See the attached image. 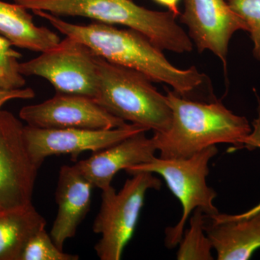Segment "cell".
Wrapping results in <instances>:
<instances>
[{
	"label": "cell",
	"instance_id": "obj_1",
	"mask_svg": "<svg viewBox=\"0 0 260 260\" xmlns=\"http://www.w3.org/2000/svg\"><path fill=\"white\" fill-rule=\"evenodd\" d=\"M66 37L74 38L109 62L139 72L149 79L165 83L181 96L194 100L207 77L195 67L181 70L169 62L162 49L148 37L133 29H119L109 24L78 25L64 21L56 15L32 10Z\"/></svg>",
	"mask_w": 260,
	"mask_h": 260
},
{
	"label": "cell",
	"instance_id": "obj_2",
	"mask_svg": "<svg viewBox=\"0 0 260 260\" xmlns=\"http://www.w3.org/2000/svg\"><path fill=\"white\" fill-rule=\"evenodd\" d=\"M172 122L166 131L152 137L160 158H187L219 143L244 148L252 126L244 116H238L222 103L201 102L181 96L167 90Z\"/></svg>",
	"mask_w": 260,
	"mask_h": 260
},
{
	"label": "cell",
	"instance_id": "obj_3",
	"mask_svg": "<svg viewBox=\"0 0 260 260\" xmlns=\"http://www.w3.org/2000/svg\"><path fill=\"white\" fill-rule=\"evenodd\" d=\"M27 10L56 15L85 17L109 25H121L148 37L162 50L190 52L193 42L172 12L153 11L133 0H13Z\"/></svg>",
	"mask_w": 260,
	"mask_h": 260
},
{
	"label": "cell",
	"instance_id": "obj_4",
	"mask_svg": "<svg viewBox=\"0 0 260 260\" xmlns=\"http://www.w3.org/2000/svg\"><path fill=\"white\" fill-rule=\"evenodd\" d=\"M98 90L94 100L112 115L154 133L166 131L172 110L166 95L148 77L98 56Z\"/></svg>",
	"mask_w": 260,
	"mask_h": 260
},
{
	"label": "cell",
	"instance_id": "obj_5",
	"mask_svg": "<svg viewBox=\"0 0 260 260\" xmlns=\"http://www.w3.org/2000/svg\"><path fill=\"white\" fill-rule=\"evenodd\" d=\"M216 145L208 147L187 158L165 159L154 157L150 161L128 168L130 175L138 172L157 174L165 180L173 194L182 205L181 218L174 226L166 229L165 244L168 248L179 245L189 215L200 208L208 217L218 215L214 205L217 192L207 184L209 162L217 153Z\"/></svg>",
	"mask_w": 260,
	"mask_h": 260
},
{
	"label": "cell",
	"instance_id": "obj_6",
	"mask_svg": "<svg viewBox=\"0 0 260 260\" xmlns=\"http://www.w3.org/2000/svg\"><path fill=\"white\" fill-rule=\"evenodd\" d=\"M132 176L118 192L112 186L102 190V204L93 225V232L101 235L95 245L100 259H121L134 235L147 191L161 187V181L153 173L138 172Z\"/></svg>",
	"mask_w": 260,
	"mask_h": 260
},
{
	"label": "cell",
	"instance_id": "obj_7",
	"mask_svg": "<svg viewBox=\"0 0 260 260\" xmlns=\"http://www.w3.org/2000/svg\"><path fill=\"white\" fill-rule=\"evenodd\" d=\"M98 56L88 46L66 37L52 49L31 60L20 63L23 76L48 80L56 93L83 95L95 99L98 90Z\"/></svg>",
	"mask_w": 260,
	"mask_h": 260
},
{
	"label": "cell",
	"instance_id": "obj_8",
	"mask_svg": "<svg viewBox=\"0 0 260 260\" xmlns=\"http://www.w3.org/2000/svg\"><path fill=\"white\" fill-rule=\"evenodd\" d=\"M24 125L0 110V211L32 204L38 171L24 138Z\"/></svg>",
	"mask_w": 260,
	"mask_h": 260
},
{
	"label": "cell",
	"instance_id": "obj_9",
	"mask_svg": "<svg viewBox=\"0 0 260 260\" xmlns=\"http://www.w3.org/2000/svg\"><path fill=\"white\" fill-rule=\"evenodd\" d=\"M143 131L148 130L138 124H126L111 129H43L27 125L23 133L30 157L40 168L51 155L70 154L76 160L83 152L100 151Z\"/></svg>",
	"mask_w": 260,
	"mask_h": 260
},
{
	"label": "cell",
	"instance_id": "obj_10",
	"mask_svg": "<svg viewBox=\"0 0 260 260\" xmlns=\"http://www.w3.org/2000/svg\"><path fill=\"white\" fill-rule=\"evenodd\" d=\"M19 116L28 126L43 129H111L126 124L93 99L73 94L56 93L41 104L22 108Z\"/></svg>",
	"mask_w": 260,
	"mask_h": 260
},
{
	"label": "cell",
	"instance_id": "obj_11",
	"mask_svg": "<svg viewBox=\"0 0 260 260\" xmlns=\"http://www.w3.org/2000/svg\"><path fill=\"white\" fill-rule=\"evenodd\" d=\"M180 21L187 27L198 51H210L224 66L233 35L239 30L247 31L245 23L226 0H184Z\"/></svg>",
	"mask_w": 260,
	"mask_h": 260
},
{
	"label": "cell",
	"instance_id": "obj_12",
	"mask_svg": "<svg viewBox=\"0 0 260 260\" xmlns=\"http://www.w3.org/2000/svg\"><path fill=\"white\" fill-rule=\"evenodd\" d=\"M146 131L140 132L116 144L93 153L91 156L75 164L80 173L94 186L104 190L112 186L118 172L145 164L155 157L156 147Z\"/></svg>",
	"mask_w": 260,
	"mask_h": 260
},
{
	"label": "cell",
	"instance_id": "obj_13",
	"mask_svg": "<svg viewBox=\"0 0 260 260\" xmlns=\"http://www.w3.org/2000/svg\"><path fill=\"white\" fill-rule=\"evenodd\" d=\"M93 188L75 165L60 168L55 192L57 215L50 232L59 249H63L65 242L75 237L88 213Z\"/></svg>",
	"mask_w": 260,
	"mask_h": 260
},
{
	"label": "cell",
	"instance_id": "obj_14",
	"mask_svg": "<svg viewBox=\"0 0 260 260\" xmlns=\"http://www.w3.org/2000/svg\"><path fill=\"white\" fill-rule=\"evenodd\" d=\"M205 232L218 260L250 259L260 248V214L206 216Z\"/></svg>",
	"mask_w": 260,
	"mask_h": 260
},
{
	"label": "cell",
	"instance_id": "obj_15",
	"mask_svg": "<svg viewBox=\"0 0 260 260\" xmlns=\"http://www.w3.org/2000/svg\"><path fill=\"white\" fill-rule=\"evenodd\" d=\"M0 34L15 47L41 53L60 42L50 29L37 26L26 8L3 1H0Z\"/></svg>",
	"mask_w": 260,
	"mask_h": 260
},
{
	"label": "cell",
	"instance_id": "obj_16",
	"mask_svg": "<svg viewBox=\"0 0 260 260\" xmlns=\"http://www.w3.org/2000/svg\"><path fill=\"white\" fill-rule=\"evenodd\" d=\"M46 225L45 219L32 204L0 211V260H20L30 238Z\"/></svg>",
	"mask_w": 260,
	"mask_h": 260
},
{
	"label": "cell",
	"instance_id": "obj_17",
	"mask_svg": "<svg viewBox=\"0 0 260 260\" xmlns=\"http://www.w3.org/2000/svg\"><path fill=\"white\" fill-rule=\"evenodd\" d=\"M189 229L184 232L179 242L177 254L178 260H212L211 241L206 232L205 225L206 215L200 208L192 212Z\"/></svg>",
	"mask_w": 260,
	"mask_h": 260
},
{
	"label": "cell",
	"instance_id": "obj_18",
	"mask_svg": "<svg viewBox=\"0 0 260 260\" xmlns=\"http://www.w3.org/2000/svg\"><path fill=\"white\" fill-rule=\"evenodd\" d=\"M13 44L4 37H0V89L17 90L23 88L25 81L19 71L18 59L21 54L15 51Z\"/></svg>",
	"mask_w": 260,
	"mask_h": 260
},
{
	"label": "cell",
	"instance_id": "obj_19",
	"mask_svg": "<svg viewBox=\"0 0 260 260\" xmlns=\"http://www.w3.org/2000/svg\"><path fill=\"white\" fill-rule=\"evenodd\" d=\"M80 256L68 254L56 245L45 229L39 231L27 243L20 260H78Z\"/></svg>",
	"mask_w": 260,
	"mask_h": 260
},
{
	"label": "cell",
	"instance_id": "obj_20",
	"mask_svg": "<svg viewBox=\"0 0 260 260\" xmlns=\"http://www.w3.org/2000/svg\"><path fill=\"white\" fill-rule=\"evenodd\" d=\"M234 13L245 23L254 47L253 54L260 61V0H226Z\"/></svg>",
	"mask_w": 260,
	"mask_h": 260
},
{
	"label": "cell",
	"instance_id": "obj_21",
	"mask_svg": "<svg viewBox=\"0 0 260 260\" xmlns=\"http://www.w3.org/2000/svg\"><path fill=\"white\" fill-rule=\"evenodd\" d=\"M259 103L257 118L253 121L252 124H251L252 130L249 136L246 138L245 143H244V148L249 150L260 149V102ZM256 214H260V203L245 213L238 214L237 215L239 217H249L251 215H256Z\"/></svg>",
	"mask_w": 260,
	"mask_h": 260
},
{
	"label": "cell",
	"instance_id": "obj_22",
	"mask_svg": "<svg viewBox=\"0 0 260 260\" xmlns=\"http://www.w3.org/2000/svg\"><path fill=\"white\" fill-rule=\"evenodd\" d=\"M35 97L32 89L21 88L17 90H2L0 89V110L3 105L13 99H30Z\"/></svg>",
	"mask_w": 260,
	"mask_h": 260
},
{
	"label": "cell",
	"instance_id": "obj_23",
	"mask_svg": "<svg viewBox=\"0 0 260 260\" xmlns=\"http://www.w3.org/2000/svg\"><path fill=\"white\" fill-rule=\"evenodd\" d=\"M153 1L162 6L166 7L169 9V11L172 12L176 16L180 15V11L178 7L180 0H153Z\"/></svg>",
	"mask_w": 260,
	"mask_h": 260
}]
</instances>
